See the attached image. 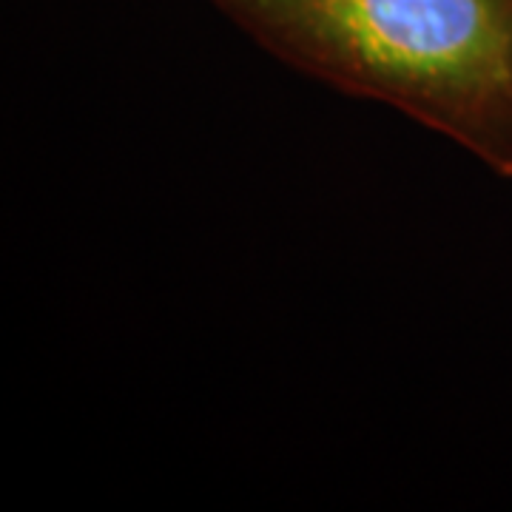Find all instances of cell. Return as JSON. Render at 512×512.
<instances>
[{
    "instance_id": "obj_1",
    "label": "cell",
    "mask_w": 512,
    "mask_h": 512,
    "mask_svg": "<svg viewBox=\"0 0 512 512\" xmlns=\"http://www.w3.org/2000/svg\"><path fill=\"white\" fill-rule=\"evenodd\" d=\"M296 72L379 100L512 180V0H208Z\"/></svg>"
}]
</instances>
